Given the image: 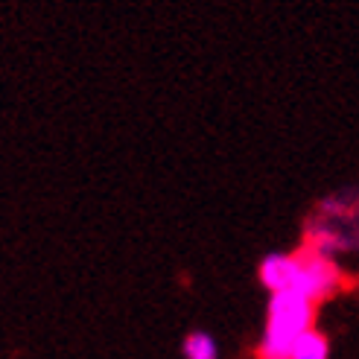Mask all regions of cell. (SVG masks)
<instances>
[{
    "mask_svg": "<svg viewBox=\"0 0 359 359\" xmlns=\"http://www.w3.org/2000/svg\"><path fill=\"white\" fill-rule=\"evenodd\" d=\"M316 307H318L316 301L304 298L292 290L272 292L257 359H292L295 342L310 327H316Z\"/></svg>",
    "mask_w": 359,
    "mask_h": 359,
    "instance_id": "1",
    "label": "cell"
},
{
    "mask_svg": "<svg viewBox=\"0 0 359 359\" xmlns=\"http://www.w3.org/2000/svg\"><path fill=\"white\" fill-rule=\"evenodd\" d=\"M342 283H345V275L336 260L318 255L313 248H301L292 255V272L283 290H292L304 298L321 304L325 298L342 290Z\"/></svg>",
    "mask_w": 359,
    "mask_h": 359,
    "instance_id": "2",
    "label": "cell"
},
{
    "mask_svg": "<svg viewBox=\"0 0 359 359\" xmlns=\"http://www.w3.org/2000/svg\"><path fill=\"white\" fill-rule=\"evenodd\" d=\"M290 272H292V255H280V251H275V255H266L257 266V278L260 283L266 286L269 292H278L286 286V280H290Z\"/></svg>",
    "mask_w": 359,
    "mask_h": 359,
    "instance_id": "3",
    "label": "cell"
},
{
    "mask_svg": "<svg viewBox=\"0 0 359 359\" xmlns=\"http://www.w3.org/2000/svg\"><path fill=\"white\" fill-rule=\"evenodd\" d=\"M182 356L184 359H219V345L217 339L205 330H193L182 342Z\"/></svg>",
    "mask_w": 359,
    "mask_h": 359,
    "instance_id": "4",
    "label": "cell"
},
{
    "mask_svg": "<svg viewBox=\"0 0 359 359\" xmlns=\"http://www.w3.org/2000/svg\"><path fill=\"white\" fill-rule=\"evenodd\" d=\"M292 359H330V342H327V336L321 333V330H316V327H310L295 342Z\"/></svg>",
    "mask_w": 359,
    "mask_h": 359,
    "instance_id": "5",
    "label": "cell"
},
{
    "mask_svg": "<svg viewBox=\"0 0 359 359\" xmlns=\"http://www.w3.org/2000/svg\"><path fill=\"white\" fill-rule=\"evenodd\" d=\"M356 225H359V213H356Z\"/></svg>",
    "mask_w": 359,
    "mask_h": 359,
    "instance_id": "6",
    "label": "cell"
}]
</instances>
